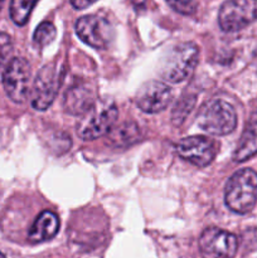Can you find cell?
Masks as SVG:
<instances>
[{
	"label": "cell",
	"mask_w": 257,
	"mask_h": 258,
	"mask_svg": "<svg viewBox=\"0 0 257 258\" xmlns=\"http://www.w3.org/2000/svg\"><path fill=\"white\" fill-rule=\"evenodd\" d=\"M171 101V90L160 81H149L140 87L135 97V103L146 113H158L168 107Z\"/></svg>",
	"instance_id": "8fae6325"
},
{
	"label": "cell",
	"mask_w": 257,
	"mask_h": 258,
	"mask_svg": "<svg viewBox=\"0 0 257 258\" xmlns=\"http://www.w3.org/2000/svg\"><path fill=\"white\" fill-rule=\"evenodd\" d=\"M176 153L193 165L204 168L216 156V144L207 136H189L176 144Z\"/></svg>",
	"instance_id": "30bf717a"
},
{
	"label": "cell",
	"mask_w": 257,
	"mask_h": 258,
	"mask_svg": "<svg viewBox=\"0 0 257 258\" xmlns=\"http://www.w3.org/2000/svg\"><path fill=\"white\" fill-rule=\"evenodd\" d=\"M96 92L88 83H76L66 92L63 106L71 115H81L87 112L96 102Z\"/></svg>",
	"instance_id": "7c38bea8"
},
{
	"label": "cell",
	"mask_w": 257,
	"mask_h": 258,
	"mask_svg": "<svg viewBox=\"0 0 257 258\" xmlns=\"http://www.w3.org/2000/svg\"><path fill=\"white\" fill-rule=\"evenodd\" d=\"M63 68L58 63H49L40 68L35 77L32 92V106L37 111H45L54 101L63 78Z\"/></svg>",
	"instance_id": "5b68a950"
},
{
	"label": "cell",
	"mask_w": 257,
	"mask_h": 258,
	"mask_svg": "<svg viewBox=\"0 0 257 258\" xmlns=\"http://www.w3.org/2000/svg\"><path fill=\"white\" fill-rule=\"evenodd\" d=\"M197 121L202 130L211 135H228L237 126V113L231 103L223 100H212L199 110Z\"/></svg>",
	"instance_id": "3957f363"
},
{
	"label": "cell",
	"mask_w": 257,
	"mask_h": 258,
	"mask_svg": "<svg viewBox=\"0 0 257 258\" xmlns=\"http://www.w3.org/2000/svg\"><path fill=\"white\" fill-rule=\"evenodd\" d=\"M55 35H57V30H55L54 25L50 22H42L35 29L33 40H34L35 44L44 47V45H48L54 40Z\"/></svg>",
	"instance_id": "e0dca14e"
},
{
	"label": "cell",
	"mask_w": 257,
	"mask_h": 258,
	"mask_svg": "<svg viewBox=\"0 0 257 258\" xmlns=\"http://www.w3.org/2000/svg\"><path fill=\"white\" fill-rule=\"evenodd\" d=\"M139 127L133 122H126L120 126H115L111 133V140L117 146H126L136 143L139 139Z\"/></svg>",
	"instance_id": "9a60e30c"
},
{
	"label": "cell",
	"mask_w": 257,
	"mask_h": 258,
	"mask_svg": "<svg viewBox=\"0 0 257 258\" xmlns=\"http://www.w3.org/2000/svg\"><path fill=\"white\" fill-rule=\"evenodd\" d=\"M12 38L7 33L0 32V77H3V73H4L8 63H9L8 59H9L10 54H12Z\"/></svg>",
	"instance_id": "ac0fdd59"
},
{
	"label": "cell",
	"mask_w": 257,
	"mask_h": 258,
	"mask_svg": "<svg viewBox=\"0 0 257 258\" xmlns=\"http://www.w3.org/2000/svg\"><path fill=\"white\" fill-rule=\"evenodd\" d=\"M257 20V0H228L218 13V24L223 32H237Z\"/></svg>",
	"instance_id": "8992f818"
},
{
	"label": "cell",
	"mask_w": 257,
	"mask_h": 258,
	"mask_svg": "<svg viewBox=\"0 0 257 258\" xmlns=\"http://www.w3.org/2000/svg\"><path fill=\"white\" fill-rule=\"evenodd\" d=\"M117 116V106L112 100H97L87 112L81 116L76 127L77 135L86 141L102 138L115 127Z\"/></svg>",
	"instance_id": "7a4b0ae2"
},
{
	"label": "cell",
	"mask_w": 257,
	"mask_h": 258,
	"mask_svg": "<svg viewBox=\"0 0 257 258\" xmlns=\"http://www.w3.org/2000/svg\"><path fill=\"white\" fill-rule=\"evenodd\" d=\"M224 202L229 211L246 214L257 202V173L246 168L236 171L228 179L224 189Z\"/></svg>",
	"instance_id": "6da1fadb"
},
{
	"label": "cell",
	"mask_w": 257,
	"mask_h": 258,
	"mask_svg": "<svg viewBox=\"0 0 257 258\" xmlns=\"http://www.w3.org/2000/svg\"><path fill=\"white\" fill-rule=\"evenodd\" d=\"M71 4L76 8V9H85V8H88L90 5L93 4V2H82V0H72Z\"/></svg>",
	"instance_id": "ffe728a7"
},
{
	"label": "cell",
	"mask_w": 257,
	"mask_h": 258,
	"mask_svg": "<svg viewBox=\"0 0 257 258\" xmlns=\"http://www.w3.org/2000/svg\"><path fill=\"white\" fill-rule=\"evenodd\" d=\"M37 5V2L29 0H13L10 3V18L17 25H24L28 22L33 8Z\"/></svg>",
	"instance_id": "2e32d148"
},
{
	"label": "cell",
	"mask_w": 257,
	"mask_h": 258,
	"mask_svg": "<svg viewBox=\"0 0 257 258\" xmlns=\"http://www.w3.org/2000/svg\"><path fill=\"white\" fill-rule=\"evenodd\" d=\"M76 33L82 42L96 49H106L115 37L112 24L98 15H85L76 23Z\"/></svg>",
	"instance_id": "52a82bcc"
},
{
	"label": "cell",
	"mask_w": 257,
	"mask_h": 258,
	"mask_svg": "<svg viewBox=\"0 0 257 258\" xmlns=\"http://www.w3.org/2000/svg\"><path fill=\"white\" fill-rule=\"evenodd\" d=\"M257 154V107L252 111L233 154L236 163H243Z\"/></svg>",
	"instance_id": "4fadbf2b"
},
{
	"label": "cell",
	"mask_w": 257,
	"mask_h": 258,
	"mask_svg": "<svg viewBox=\"0 0 257 258\" xmlns=\"http://www.w3.org/2000/svg\"><path fill=\"white\" fill-rule=\"evenodd\" d=\"M169 7L173 8L175 12L180 13V14L189 15L193 14L197 10L198 3L197 2H168Z\"/></svg>",
	"instance_id": "d6986e66"
},
{
	"label": "cell",
	"mask_w": 257,
	"mask_h": 258,
	"mask_svg": "<svg viewBox=\"0 0 257 258\" xmlns=\"http://www.w3.org/2000/svg\"><path fill=\"white\" fill-rule=\"evenodd\" d=\"M3 85L8 97L15 103H23L29 95L30 64L22 57H15L9 60L4 73Z\"/></svg>",
	"instance_id": "ba28073f"
},
{
	"label": "cell",
	"mask_w": 257,
	"mask_h": 258,
	"mask_svg": "<svg viewBox=\"0 0 257 258\" xmlns=\"http://www.w3.org/2000/svg\"><path fill=\"white\" fill-rule=\"evenodd\" d=\"M59 229V219L53 212L44 211L37 217L28 232V239L32 243H40L52 239Z\"/></svg>",
	"instance_id": "5bb4252c"
},
{
	"label": "cell",
	"mask_w": 257,
	"mask_h": 258,
	"mask_svg": "<svg viewBox=\"0 0 257 258\" xmlns=\"http://www.w3.org/2000/svg\"><path fill=\"white\" fill-rule=\"evenodd\" d=\"M238 248L234 234L209 227L199 237V252L203 258H233Z\"/></svg>",
	"instance_id": "9c48e42d"
},
{
	"label": "cell",
	"mask_w": 257,
	"mask_h": 258,
	"mask_svg": "<svg viewBox=\"0 0 257 258\" xmlns=\"http://www.w3.org/2000/svg\"><path fill=\"white\" fill-rule=\"evenodd\" d=\"M199 49L194 43H180L171 48L163 59L161 77L171 83L183 82L198 64Z\"/></svg>",
	"instance_id": "277c9868"
}]
</instances>
